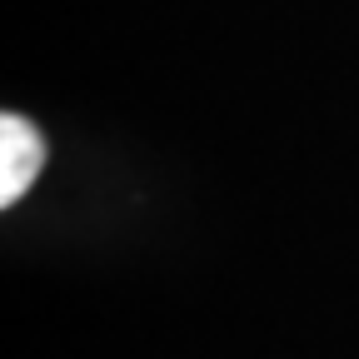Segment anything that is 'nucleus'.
I'll return each mask as SVG.
<instances>
[{
    "label": "nucleus",
    "instance_id": "f257e3e1",
    "mask_svg": "<svg viewBox=\"0 0 359 359\" xmlns=\"http://www.w3.org/2000/svg\"><path fill=\"white\" fill-rule=\"evenodd\" d=\"M40 160H45V145H40L35 125L25 115H6V120H0V205H15L30 190Z\"/></svg>",
    "mask_w": 359,
    "mask_h": 359
}]
</instances>
